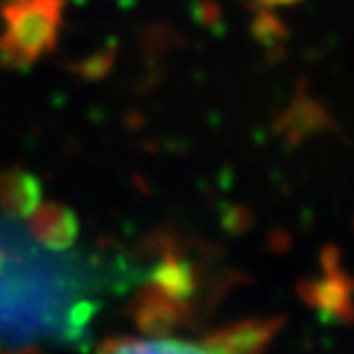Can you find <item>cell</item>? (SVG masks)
Returning a JSON list of instances; mask_svg holds the SVG:
<instances>
[{
	"instance_id": "obj_1",
	"label": "cell",
	"mask_w": 354,
	"mask_h": 354,
	"mask_svg": "<svg viewBox=\"0 0 354 354\" xmlns=\"http://www.w3.org/2000/svg\"><path fill=\"white\" fill-rule=\"evenodd\" d=\"M122 265L80 243L73 214L35 180H0V352L75 344L122 282Z\"/></svg>"
},
{
	"instance_id": "obj_2",
	"label": "cell",
	"mask_w": 354,
	"mask_h": 354,
	"mask_svg": "<svg viewBox=\"0 0 354 354\" xmlns=\"http://www.w3.org/2000/svg\"><path fill=\"white\" fill-rule=\"evenodd\" d=\"M271 335L273 322H245L205 337H113L100 346L96 354H261Z\"/></svg>"
},
{
	"instance_id": "obj_3",
	"label": "cell",
	"mask_w": 354,
	"mask_h": 354,
	"mask_svg": "<svg viewBox=\"0 0 354 354\" xmlns=\"http://www.w3.org/2000/svg\"><path fill=\"white\" fill-rule=\"evenodd\" d=\"M60 0H11L3 11L5 60L26 64L37 60L56 41L60 21Z\"/></svg>"
}]
</instances>
